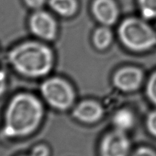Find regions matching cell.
<instances>
[{
  "mask_svg": "<svg viewBox=\"0 0 156 156\" xmlns=\"http://www.w3.org/2000/svg\"><path fill=\"white\" fill-rule=\"evenodd\" d=\"M43 115L42 105L28 94H20L12 99L5 115L4 134L7 137L28 136L36 129Z\"/></svg>",
  "mask_w": 156,
  "mask_h": 156,
  "instance_id": "cell-1",
  "label": "cell"
},
{
  "mask_svg": "<svg viewBox=\"0 0 156 156\" xmlns=\"http://www.w3.org/2000/svg\"><path fill=\"white\" fill-rule=\"evenodd\" d=\"M9 59L16 71L30 77L44 76L53 66L51 50L37 42H26L17 45L9 52Z\"/></svg>",
  "mask_w": 156,
  "mask_h": 156,
  "instance_id": "cell-2",
  "label": "cell"
},
{
  "mask_svg": "<svg viewBox=\"0 0 156 156\" xmlns=\"http://www.w3.org/2000/svg\"><path fill=\"white\" fill-rule=\"evenodd\" d=\"M118 33L122 44L134 52H145L156 46V30L142 17L125 20Z\"/></svg>",
  "mask_w": 156,
  "mask_h": 156,
  "instance_id": "cell-3",
  "label": "cell"
},
{
  "mask_svg": "<svg viewBox=\"0 0 156 156\" xmlns=\"http://www.w3.org/2000/svg\"><path fill=\"white\" fill-rule=\"evenodd\" d=\"M42 94L51 106L58 109H66L73 103V89L65 80L58 78L48 79L41 86Z\"/></svg>",
  "mask_w": 156,
  "mask_h": 156,
  "instance_id": "cell-4",
  "label": "cell"
},
{
  "mask_svg": "<svg viewBox=\"0 0 156 156\" xmlns=\"http://www.w3.org/2000/svg\"><path fill=\"white\" fill-rule=\"evenodd\" d=\"M129 151V140L122 131L108 133L101 142V156H128Z\"/></svg>",
  "mask_w": 156,
  "mask_h": 156,
  "instance_id": "cell-5",
  "label": "cell"
},
{
  "mask_svg": "<svg viewBox=\"0 0 156 156\" xmlns=\"http://www.w3.org/2000/svg\"><path fill=\"white\" fill-rule=\"evenodd\" d=\"M31 30L40 38L52 40L56 34V24L47 12L38 11L32 16L30 21Z\"/></svg>",
  "mask_w": 156,
  "mask_h": 156,
  "instance_id": "cell-6",
  "label": "cell"
},
{
  "mask_svg": "<svg viewBox=\"0 0 156 156\" xmlns=\"http://www.w3.org/2000/svg\"><path fill=\"white\" fill-rule=\"evenodd\" d=\"M143 77L141 69L134 67H127L115 73L114 83L120 90L130 92L140 87Z\"/></svg>",
  "mask_w": 156,
  "mask_h": 156,
  "instance_id": "cell-7",
  "label": "cell"
},
{
  "mask_svg": "<svg viewBox=\"0 0 156 156\" xmlns=\"http://www.w3.org/2000/svg\"><path fill=\"white\" fill-rule=\"evenodd\" d=\"M92 11L96 18L105 25H112L116 21L118 9L113 0H95Z\"/></svg>",
  "mask_w": 156,
  "mask_h": 156,
  "instance_id": "cell-8",
  "label": "cell"
},
{
  "mask_svg": "<svg viewBox=\"0 0 156 156\" xmlns=\"http://www.w3.org/2000/svg\"><path fill=\"white\" fill-rule=\"evenodd\" d=\"M74 115L83 122H94L103 115V108L96 102L85 101L75 108Z\"/></svg>",
  "mask_w": 156,
  "mask_h": 156,
  "instance_id": "cell-9",
  "label": "cell"
},
{
  "mask_svg": "<svg viewBox=\"0 0 156 156\" xmlns=\"http://www.w3.org/2000/svg\"><path fill=\"white\" fill-rule=\"evenodd\" d=\"M113 122L116 129L125 132L133 127L135 124V116L129 109H122L115 113Z\"/></svg>",
  "mask_w": 156,
  "mask_h": 156,
  "instance_id": "cell-10",
  "label": "cell"
},
{
  "mask_svg": "<svg viewBox=\"0 0 156 156\" xmlns=\"http://www.w3.org/2000/svg\"><path fill=\"white\" fill-rule=\"evenodd\" d=\"M50 6L62 16H72L77 9L76 0H50Z\"/></svg>",
  "mask_w": 156,
  "mask_h": 156,
  "instance_id": "cell-11",
  "label": "cell"
},
{
  "mask_svg": "<svg viewBox=\"0 0 156 156\" xmlns=\"http://www.w3.org/2000/svg\"><path fill=\"white\" fill-rule=\"evenodd\" d=\"M141 17L147 21L156 20V0H137Z\"/></svg>",
  "mask_w": 156,
  "mask_h": 156,
  "instance_id": "cell-12",
  "label": "cell"
},
{
  "mask_svg": "<svg viewBox=\"0 0 156 156\" xmlns=\"http://www.w3.org/2000/svg\"><path fill=\"white\" fill-rule=\"evenodd\" d=\"M112 35L111 31L107 28H101L95 32L94 43L98 49H105L111 44Z\"/></svg>",
  "mask_w": 156,
  "mask_h": 156,
  "instance_id": "cell-13",
  "label": "cell"
},
{
  "mask_svg": "<svg viewBox=\"0 0 156 156\" xmlns=\"http://www.w3.org/2000/svg\"><path fill=\"white\" fill-rule=\"evenodd\" d=\"M146 94L149 100L156 105V71L153 72L148 80Z\"/></svg>",
  "mask_w": 156,
  "mask_h": 156,
  "instance_id": "cell-14",
  "label": "cell"
},
{
  "mask_svg": "<svg viewBox=\"0 0 156 156\" xmlns=\"http://www.w3.org/2000/svg\"><path fill=\"white\" fill-rule=\"evenodd\" d=\"M146 127L151 135L156 138V110H153L148 114Z\"/></svg>",
  "mask_w": 156,
  "mask_h": 156,
  "instance_id": "cell-15",
  "label": "cell"
},
{
  "mask_svg": "<svg viewBox=\"0 0 156 156\" xmlns=\"http://www.w3.org/2000/svg\"><path fill=\"white\" fill-rule=\"evenodd\" d=\"M49 149L44 145H39L34 147L31 152L30 156H49Z\"/></svg>",
  "mask_w": 156,
  "mask_h": 156,
  "instance_id": "cell-16",
  "label": "cell"
},
{
  "mask_svg": "<svg viewBox=\"0 0 156 156\" xmlns=\"http://www.w3.org/2000/svg\"><path fill=\"white\" fill-rule=\"evenodd\" d=\"M132 156H156V153L149 147H142L138 148Z\"/></svg>",
  "mask_w": 156,
  "mask_h": 156,
  "instance_id": "cell-17",
  "label": "cell"
},
{
  "mask_svg": "<svg viewBox=\"0 0 156 156\" xmlns=\"http://www.w3.org/2000/svg\"><path fill=\"white\" fill-rule=\"evenodd\" d=\"M26 4L33 9H39L44 5L45 0H25Z\"/></svg>",
  "mask_w": 156,
  "mask_h": 156,
  "instance_id": "cell-18",
  "label": "cell"
},
{
  "mask_svg": "<svg viewBox=\"0 0 156 156\" xmlns=\"http://www.w3.org/2000/svg\"><path fill=\"white\" fill-rule=\"evenodd\" d=\"M6 85V74L4 72H0V96L4 94Z\"/></svg>",
  "mask_w": 156,
  "mask_h": 156,
  "instance_id": "cell-19",
  "label": "cell"
},
{
  "mask_svg": "<svg viewBox=\"0 0 156 156\" xmlns=\"http://www.w3.org/2000/svg\"><path fill=\"white\" fill-rule=\"evenodd\" d=\"M28 156H30V155H28Z\"/></svg>",
  "mask_w": 156,
  "mask_h": 156,
  "instance_id": "cell-20",
  "label": "cell"
}]
</instances>
